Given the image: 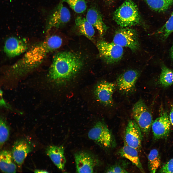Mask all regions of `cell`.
<instances>
[{"instance_id":"obj_13","label":"cell","mask_w":173,"mask_h":173,"mask_svg":"<svg viewBox=\"0 0 173 173\" xmlns=\"http://www.w3.org/2000/svg\"><path fill=\"white\" fill-rule=\"evenodd\" d=\"M171 123L165 112L153 122L151 128L154 140L167 137L170 131Z\"/></svg>"},{"instance_id":"obj_27","label":"cell","mask_w":173,"mask_h":173,"mask_svg":"<svg viewBox=\"0 0 173 173\" xmlns=\"http://www.w3.org/2000/svg\"><path fill=\"white\" fill-rule=\"evenodd\" d=\"M126 163L122 162L116 163L108 167L106 170V173H127Z\"/></svg>"},{"instance_id":"obj_20","label":"cell","mask_w":173,"mask_h":173,"mask_svg":"<svg viewBox=\"0 0 173 173\" xmlns=\"http://www.w3.org/2000/svg\"><path fill=\"white\" fill-rule=\"evenodd\" d=\"M0 168L4 173L16 172V166L12 153L8 150H3L0 152Z\"/></svg>"},{"instance_id":"obj_24","label":"cell","mask_w":173,"mask_h":173,"mask_svg":"<svg viewBox=\"0 0 173 173\" xmlns=\"http://www.w3.org/2000/svg\"><path fill=\"white\" fill-rule=\"evenodd\" d=\"M67 3L75 12L78 13L84 12L87 8L86 3L84 0H62Z\"/></svg>"},{"instance_id":"obj_9","label":"cell","mask_w":173,"mask_h":173,"mask_svg":"<svg viewBox=\"0 0 173 173\" xmlns=\"http://www.w3.org/2000/svg\"><path fill=\"white\" fill-rule=\"evenodd\" d=\"M116 86L113 83L103 80L98 83L95 86L94 91L97 101L104 105L111 106L114 105L113 94Z\"/></svg>"},{"instance_id":"obj_31","label":"cell","mask_w":173,"mask_h":173,"mask_svg":"<svg viewBox=\"0 0 173 173\" xmlns=\"http://www.w3.org/2000/svg\"><path fill=\"white\" fill-rule=\"evenodd\" d=\"M35 173H48L47 171L42 170L36 169L34 171Z\"/></svg>"},{"instance_id":"obj_26","label":"cell","mask_w":173,"mask_h":173,"mask_svg":"<svg viewBox=\"0 0 173 173\" xmlns=\"http://www.w3.org/2000/svg\"><path fill=\"white\" fill-rule=\"evenodd\" d=\"M9 135V127L6 120L1 117L0 121V145L2 147L7 140Z\"/></svg>"},{"instance_id":"obj_33","label":"cell","mask_w":173,"mask_h":173,"mask_svg":"<svg viewBox=\"0 0 173 173\" xmlns=\"http://www.w3.org/2000/svg\"><path fill=\"white\" fill-rule=\"evenodd\" d=\"M114 0H106L109 3H111L113 2Z\"/></svg>"},{"instance_id":"obj_5","label":"cell","mask_w":173,"mask_h":173,"mask_svg":"<svg viewBox=\"0 0 173 173\" xmlns=\"http://www.w3.org/2000/svg\"><path fill=\"white\" fill-rule=\"evenodd\" d=\"M96 46L99 57L106 63L112 64L117 62L123 57V47L113 42L109 43L100 40L97 42Z\"/></svg>"},{"instance_id":"obj_16","label":"cell","mask_w":173,"mask_h":173,"mask_svg":"<svg viewBox=\"0 0 173 173\" xmlns=\"http://www.w3.org/2000/svg\"><path fill=\"white\" fill-rule=\"evenodd\" d=\"M46 152L47 155L59 169H64L66 161L63 146H50L46 148Z\"/></svg>"},{"instance_id":"obj_17","label":"cell","mask_w":173,"mask_h":173,"mask_svg":"<svg viewBox=\"0 0 173 173\" xmlns=\"http://www.w3.org/2000/svg\"><path fill=\"white\" fill-rule=\"evenodd\" d=\"M86 18L97 29L101 36L104 35L107 27L103 22L101 16L97 10L93 7L89 9Z\"/></svg>"},{"instance_id":"obj_25","label":"cell","mask_w":173,"mask_h":173,"mask_svg":"<svg viewBox=\"0 0 173 173\" xmlns=\"http://www.w3.org/2000/svg\"><path fill=\"white\" fill-rule=\"evenodd\" d=\"M173 32V12L165 24L158 31L164 40H166Z\"/></svg>"},{"instance_id":"obj_30","label":"cell","mask_w":173,"mask_h":173,"mask_svg":"<svg viewBox=\"0 0 173 173\" xmlns=\"http://www.w3.org/2000/svg\"><path fill=\"white\" fill-rule=\"evenodd\" d=\"M169 119L171 124L173 125V107L171 110L169 115Z\"/></svg>"},{"instance_id":"obj_1","label":"cell","mask_w":173,"mask_h":173,"mask_svg":"<svg viewBox=\"0 0 173 173\" xmlns=\"http://www.w3.org/2000/svg\"><path fill=\"white\" fill-rule=\"evenodd\" d=\"M62 43V39L59 36H50L30 49L10 68L8 72L13 74L21 75L33 70L42 62L48 54L59 48Z\"/></svg>"},{"instance_id":"obj_18","label":"cell","mask_w":173,"mask_h":173,"mask_svg":"<svg viewBox=\"0 0 173 173\" xmlns=\"http://www.w3.org/2000/svg\"><path fill=\"white\" fill-rule=\"evenodd\" d=\"M138 151L136 149L128 145L124 142L123 147L118 151V154L121 157L129 160L136 166L142 173L144 171L140 161Z\"/></svg>"},{"instance_id":"obj_6","label":"cell","mask_w":173,"mask_h":173,"mask_svg":"<svg viewBox=\"0 0 173 173\" xmlns=\"http://www.w3.org/2000/svg\"><path fill=\"white\" fill-rule=\"evenodd\" d=\"M132 112L134 120L142 133L148 134L153 123L152 117L148 107L141 99H139L134 104Z\"/></svg>"},{"instance_id":"obj_3","label":"cell","mask_w":173,"mask_h":173,"mask_svg":"<svg viewBox=\"0 0 173 173\" xmlns=\"http://www.w3.org/2000/svg\"><path fill=\"white\" fill-rule=\"evenodd\" d=\"M113 18L122 27H128L138 24L141 18L138 7L132 0H125L114 12Z\"/></svg>"},{"instance_id":"obj_10","label":"cell","mask_w":173,"mask_h":173,"mask_svg":"<svg viewBox=\"0 0 173 173\" xmlns=\"http://www.w3.org/2000/svg\"><path fill=\"white\" fill-rule=\"evenodd\" d=\"M124 142L129 146L140 151L142 148V132L134 120L129 121L125 129Z\"/></svg>"},{"instance_id":"obj_22","label":"cell","mask_w":173,"mask_h":173,"mask_svg":"<svg viewBox=\"0 0 173 173\" xmlns=\"http://www.w3.org/2000/svg\"><path fill=\"white\" fill-rule=\"evenodd\" d=\"M148 166L151 173H155L160 167L161 163L160 158L158 150H151L148 155Z\"/></svg>"},{"instance_id":"obj_12","label":"cell","mask_w":173,"mask_h":173,"mask_svg":"<svg viewBox=\"0 0 173 173\" xmlns=\"http://www.w3.org/2000/svg\"><path fill=\"white\" fill-rule=\"evenodd\" d=\"M62 2L58 5L51 16L48 30L53 28H58L68 22L71 19V14L68 9Z\"/></svg>"},{"instance_id":"obj_7","label":"cell","mask_w":173,"mask_h":173,"mask_svg":"<svg viewBox=\"0 0 173 173\" xmlns=\"http://www.w3.org/2000/svg\"><path fill=\"white\" fill-rule=\"evenodd\" d=\"M113 42L122 47H127L135 52L140 47L138 34L134 30L128 28L120 29L115 33Z\"/></svg>"},{"instance_id":"obj_2","label":"cell","mask_w":173,"mask_h":173,"mask_svg":"<svg viewBox=\"0 0 173 173\" xmlns=\"http://www.w3.org/2000/svg\"><path fill=\"white\" fill-rule=\"evenodd\" d=\"M83 64L80 56L75 52L70 51L58 52L53 58L49 70L48 77L56 82L65 81L78 73Z\"/></svg>"},{"instance_id":"obj_21","label":"cell","mask_w":173,"mask_h":173,"mask_svg":"<svg viewBox=\"0 0 173 173\" xmlns=\"http://www.w3.org/2000/svg\"><path fill=\"white\" fill-rule=\"evenodd\" d=\"M153 10L161 12L168 10L173 4V0H144Z\"/></svg>"},{"instance_id":"obj_11","label":"cell","mask_w":173,"mask_h":173,"mask_svg":"<svg viewBox=\"0 0 173 173\" xmlns=\"http://www.w3.org/2000/svg\"><path fill=\"white\" fill-rule=\"evenodd\" d=\"M136 70H130L121 74L117 78V85L118 89L125 93H129L135 90L137 81L139 76Z\"/></svg>"},{"instance_id":"obj_14","label":"cell","mask_w":173,"mask_h":173,"mask_svg":"<svg viewBox=\"0 0 173 173\" xmlns=\"http://www.w3.org/2000/svg\"><path fill=\"white\" fill-rule=\"evenodd\" d=\"M27 48V42L25 40L12 37L6 41L4 49V52L8 56L13 57L25 52Z\"/></svg>"},{"instance_id":"obj_15","label":"cell","mask_w":173,"mask_h":173,"mask_svg":"<svg viewBox=\"0 0 173 173\" xmlns=\"http://www.w3.org/2000/svg\"><path fill=\"white\" fill-rule=\"evenodd\" d=\"M32 149L30 143L25 139L19 140L14 142L11 153L14 161L19 167L21 166L27 155Z\"/></svg>"},{"instance_id":"obj_29","label":"cell","mask_w":173,"mask_h":173,"mask_svg":"<svg viewBox=\"0 0 173 173\" xmlns=\"http://www.w3.org/2000/svg\"><path fill=\"white\" fill-rule=\"evenodd\" d=\"M3 92L2 91H0V104L1 106L10 109V107L9 105L6 103V102L2 98Z\"/></svg>"},{"instance_id":"obj_8","label":"cell","mask_w":173,"mask_h":173,"mask_svg":"<svg viewBox=\"0 0 173 173\" xmlns=\"http://www.w3.org/2000/svg\"><path fill=\"white\" fill-rule=\"evenodd\" d=\"M76 171L78 173H92L99 163L98 158L86 151L77 152L74 154Z\"/></svg>"},{"instance_id":"obj_23","label":"cell","mask_w":173,"mask_h":173,"mask_svg":"<svg viewBox=\"0 0 173 173\" xmlns=\"http://www.w3.org/2000/svg\"><path fill=\"white\" fill-rule=\"evenodd\" d=\"M160 83L162 86L167 87L173 84V70L164 65L161 67L159 79Z\"/></svg>"},{"instance_id":"obj_28","label":"cell","mask_w":173,"mask_h":173,"mask_svg":"<svg viewBox=\"0 0 173 173\" xmlns=\"http://www.w3.org/2000/svg\"><path fill=\"white\" fill-rule=\"evenodd\" d=\"M162 173H173V158L164 164L159 171Z\"/></svg>"},{"instance_id":"obj_19","label":"cell","mask_w":173,"mask_h":173,"mask_svg":"<svg viewBox=\"0 0 173 173\" xmlns=\"http://www.w3.org/2000/svg\"><path fill=\"white\" fill-rule=\"evenodd\" d=\"M75 26L80 34L91 40H93L95 34L93 26L86 18L78 16L75 19Z\"/></svg>"},{"instance_id":"obj_4","label":"cell","mask_w":173,"mask_h":173,"mask_svg":"<svg viewBox=\"0 0 173 173\" xmlns=\"http://www.w3.org/2000/svg\"><path fill=\"white\" fill-rule=\"evenodd\" d=\"M88 136L106 150L113 148L116 145L113 134L103 121L97 122L89 131Z\"/></svg>"},{"instance_id":"obj_32","label":"cell","mask_w":173,"mask_h":173,"mask_svg":"<svg viewBox=\"0 0 173 173\" xmlns=\"http://www.w3.org/2000/svg\"><path fill=\"white\" fill-rule=\"evenodd\" d=\"M171 57L173 60V44L171 48Z\"/></svg>"}]
</instances>
